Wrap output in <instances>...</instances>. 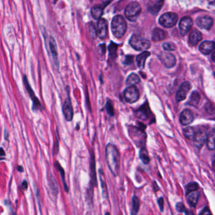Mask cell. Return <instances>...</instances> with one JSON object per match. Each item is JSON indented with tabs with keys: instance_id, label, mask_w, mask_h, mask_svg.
I'll list each match as a JSON object with an SVG mask.
<instances>
[{
	"instance_id": "obj_12",
	"label": "cell",
	"mask_w": 215,
	"mask_h": 215,
	"mask_svg": "<svg viewBox=\"0 0 215 215\" xmlns=\"http://www.w3.org/2000/svg\"><path fill=\"white\" fill-rule=\"evenodd\" d=\"M196 24L199 28L209 30L213 25V18L208 15L201 16L196 18Z\"/></svg>"
},
{
	"instance_id": "obj_8",
	"label": "cell",
	"mask_w": 215,
	"mask_h": 215,
	"mask_svg": "<svg viewBox=\"0 0 215 215\" xmlns=\"http://www.w3.org/2000/svg\"><path fill=\"white\" fill-rule=\"evenodd\" d=\"M66 89H67V98L65 99V101H64L62 106V112L66 121L68 122H70L73 120L74 111L72 105L71 99L70 96V88L68 86H67Z\"/></svg>"
},
{
	"instance_id": "obj_20",
	"label": "cell",
	"mask_w": 215,
	"mask_h": 215,
	"mask_svg": "<svg viewBox=\"0 0 215 215\" xmlns=\"http://www.w3.org/2000/svg\"><path fill=\"white\" fill-rule=\"evenodd\" d=\"M164 4V1H151L147 6V10L149 13L153 15L158 13Z\"/></svg>"
},
{
	"instance_id": "obj_30",
	"label": "cell",
	"mask_w": 215,
	"mask_h": 215,
	"mask_svg": "<svg viewBox=\"0 0 215 215\" xmlns=\"http://www.w3.org/2000/svg\"><path fill=\"white\" fill-rule=\"evenodd\" d=\"M150 111L148 105H143L141 108L137 111V117L142 120H146L149 118Z\"/></svg>"
},
{
	"instance_id": "obj_18",
	"label": "cell",
	"mask_w": 215,
	"mask_h": 215,
	"mask_svg": "<svg viewBox=\"0 0 215 215\" xmlns=\"http://www.w3.org/2000/svg\"><path fill=\"white\" fill-rule=\"evenodd\" d=\"M202 33L197 29H194L190 33L188 39V44L190 46H195L202 40Z\"/></svg>"
},
{
	"instance_id": "obj_54",
	"label": "cell",
	"mask_w": 215,
	"mask_h": 215,
	"mask_svg": "<svg viewBox=\"0 0 215 215\" xmlns=\"http://www.w3.org/2000/svg\"><path fill=\"white\" fill-rule=\"evenodd\" d=\"M105 215H111V214H110V213H109V212H106L105 214Z\"/></svg>"
},
{
	"instance_id": "obj_31",
	"label": "cell",
	"mask_w": 215,
	"mask_h": 215,
	"mask_svg": "<svg viewBox=\"0 0 215 215\" xmlns=\"http://www.w3.org/2000/svg\"><path fill=\"white\" fill-rule=\"evenodd\" d=\"M140 208V199L136 196L132 198V204L131 209V215H137Z\"/></svg>"
},
{
	"instance_id": "obj_32",
	"label": "cell",
	"mask_w": 215,
	"mask_h": 215,
	"mask_svg": "<svg viewBox=\"0 0 215 215\" xmlns=\"http://www.w3.org/2000/svg\"><path fill=\"white\" fill-rule=\"evenodd\" d=\"M214 138H215V134H214V130L213 128L212 131L209 133L206 141L207 148H208V149L211 150V151H213L215 148Z\"/></svg>"
},
{
	"instance_id": "obj_10",
	"label": "cell",
	"mask_w": 215,
	"mask_h": 215,
	"mask_svg": "<svg viewBox=\"0 0 215 215\" xmlns=\"http://www.w3.org/2000/svg\"><path fill=\"white\" fill-rule=\"evenodd\" d=\"M140 92L136 86H130L124 92V98L127 103H133L140 98Z\"/></svg>"
},
{
	"instance_id": "obj_3",
	"label": "cell",
	"mask_w": 215,
	"mask_h": 215,
	"mask_svg": "<svg viewBox=\"0 0 215 215\" xmlns=\"http://www.w3.org/2000/svg\"><path fill=\"white\" fill-rule=\"evenodd\" d=\"M129 135L133 140L136 144L140 146L141 148L144 147L146 135L144 132V127L143 125L140 127H130L129 130Z\"/></svg>"
},
{
	"instance_id": "obj_4",
	"label": "cell",
	"mask_w": 215,
	"mask_h": 215,
	"mask_svg": "<svg viewBox=\"0 0 215 215\" xmlns=\"http://www.w3.org/2000/svg\"><path fill=\"white\" fill-rule=\"evenodd\" d=\"M23 82L25 86V88L26 90L27 91V93L32 100V110L33 112H35L37 111H42V109H44L43 108V106L42 103H40L39 99L37 98V97L35 95V92L32 88L31 87V86L29 82L28 78L27 75H24L23 76Z\"/></svg>"
},
{
	"instance_id": "obj_14",
	"label": "cell",
	"mask_w": 215,
	"mask_h": 215,
	"mask_svg": "<svg viewBox=\"0 0 215 215\" xmlns=\"http://www.w3.org/2000/svg\"><path fill=\"white\" fill-rule=\"evenodd\" d=\"M193 25V20L190 16L183 17L179 23V29L182 36H185L191 29Z\"/></svg>"
},
{
	"instance_id": "obj_25",
	"label": "cell",
	"mask_w": 215,
	"mask_h": 215,
	"mask_svg": "<svg viewBox=\"0 0 215 215\" xmlns=\"http://www.w3.org/2000/svg\"><path fill=\"white\" fill-rule=\"evenodd\" d=\"M99 178H100V181L101 187H102V197L103 199H108L109 194H108V190H107L106 181L105 179L103 172L101 168L99 170Z\"/></svg>"
},
{
	"instance_id": "obj_37",
	"label": "cell",
	"mask_w": 215,
	"mask_h": 215,
	"mask_svg": "<svg viewBox=\"0 0 215 215\" xmlns=\"http://www.w3.org/2000/svg\"><path fill=\"white\" fill-rule=\"evenodd\" d=\"M59 149V134L58 131L56 130L55 132V142L53 147V154L57 155Z\"/></svg>"
},
{
	"instance_id": "obj_11",
	"label": "cell",
	"mask_w": 215,
	"mask_h": 215,
	"mask_svg": "<svg viewBox=\"0 0 215 215\" xmlns=\"http://www.w3.org/2000/svg\"><path fill=\"white\" fill-rule=\"evenodd\" d=\"M158 56L166 68H172L176 65V58L172 54L165 52H161Z\"/></svg>"
},
{
	"instance_id": "obj_7",
	"label": "cell",
	"mask_w": 215,
	"mask_h": 215,
	"mask_svg": "<svg viewBox=\"0 0 215 215\" xmlns=\"http://www.w3.org/2000/svg\"><path fill=\"white\" fill-rule=\"evenodd\" d=\"M141 12V7L139 3L132 2L129 3L125 9L126 17L131 21H135Z\"/></svg>"
},
{
	"instance_id": "obj_45",
	"label": "cell",
	"mask_w": 215,
	"mask_h": 215,
	"mask_svg": "<svg viewBox=\"0 0 215 215\" xmlns=\"http://www.w3.org/2000/svg\"><path fill=\"white\" fill-rule=\"evenodd\" d=\"M157 203L158 204V207L160 208V210L162 213L164 211V199L163 197H160L158 199Z\"/></svg>"
},
{
	"instance_id": "obj_21",
	"label": "cell",
	"mask_w": 215,
	"mask_h": 215,
	"mask_svg": "<svg viewBox=\"0 0 215 215\" xmlns=\"http://www.w3.org/2000/svg\"><path fill=\"white\" fill-rule=\"evenodd\" d=\"M199 49L202 54L208 55L213 52L214 49V42L213 41L209 40L204 41L200 44Z\"/></svg>"
},
{
	"instance_id": "obj_39",
	"label": "cell",
	"mask_w": 215,
	"mask_h": 215,
	"mask_svg": "<svg viewBox=\"0 0 215 215\" xmlns=\"http://www.w3.org/2000/svg\"><path fill=\"white\" fill-rule=\"evenodd\" d=\"M89 32L91 35V37L93 39H96L97 36V29L94 25V24L92 22H90L89 25Z\"/></svg>"
},
{
	"instance_id": "obj_35",
	"label": "cell",
	"mask_w": 215,
	"mask_h": 215,
	"mask_svg": "<svg viewBox=\"0 0 215 215\" xmlns=\"http://www.w3.org/2000/svg\"><path fill=\"white\" fill-rule=\"evenodd\" d=\"M140 82V78L136 73H131L128 76L126 80V85L130 86H135Z\"/></svg>"
},
{
	"instance_id": "obj_28",
	"label": "cell",
	"mask_w": 215,
	"mask_h": 215,
	"mask_svg": "<svg viewBox=\"0 0 215 215\" xmlns=\"http://www.w3.org/2000/svg\"><path fill=\"white\" fill-rule=\"evenodd\" d=\"M200 99L201 96L199 93L198 91H193L190 94V96L187 104L192 107H197L199 103Z\"/></svg>"
},
{
	"instance_id": "obj_13",
	"label": "cell",
	"mask_w": 215,
	"mask_h": 215,
	"mask_svg": "<svg viewBox=\"0 0 215 215\" xmlns=\"http://www.w3.org/2000/svg\"><path fill=\"white\" fill-rule=\"evenodd\" d=\"M190 89H191V84L190 83V82L189 81L183 82L180 85V87L177 90L176 97V101L179 102H181L184 100L186 98Z\"/></svg>"
},
{
	"instance_id": "obj_6",
	"label": "cell",
	"mask_w": 215,
	"mask_h": 215,
	"mask_svg": "<svg viewBox=\"0 0 215 215\" xmlns=\"http://www.w3.org/2000/svg\"><path fill=\"white\" fill-rule=\"evenodd\" d=\"M209 133L208 127L205 126H201L196 127V131L193 141L197 148L201 149L203 147L206 143Z\"/></svg>"
},
{
	"instance_id": "obj_1",
	"label": "cell",
	"mask_w": 215,
	"mask_h": 215,
	"mask_svg": "<svg viewBox=\"0 0 215 215\" xmlns=\"http://www.w3.org/2000/svg\"><path fill=\"white\" fill-rule=\"evenodd\" d=\"M105 161L111 172L114 177L120 172V155L117 148L112 143H109L105 150Z\"/></svg>"
},
{
	"instance_id": "obj_51",
	"label": "cell",
	"mask_w": 215,
	"mask_h": 215,
	"mask_svg": "<svg viewBox=\"0 0 215 215\" xmlns=\"http://www.w3.org/2000/svg\"><path fill=\"white\" fill-rule=\"evenodd\" d=\"M17 170L19 172H24V167L21 165H18L17 167Z\"/></svg>"
},
{
	"instance_id": "obj_50",
	"label": "cell",
	"mask_w": 215,
	"mask_h": 215,
	"mask_svg": "<svg viewBox=\"0 0 215 215\" xmlns=\"http://www.w3.org/2000/svg\"><path fill=\"white\" fill-rule=\"evenodd\" d=\"M184 213H185V215H195L194 214V212H193L192 210H190V209H186V211L184 212Z\"/></svg>"
},
{
	"instance_id": "obj_40",
	"label": "cell",
	"mask_w": 215,
	"mask_h": 215,
	"mask_svg": "<svg viewBox=\"0 0 215 215\" xmlns=\"http://www.w3.org/2000/svg\"><path fill=\"white\" fill-rule=\"evenodd\" d=\"M117 47H118V45H117L115 44V43H113L112 42H111V44L109 47V54H110L111 56H112V57L116 56V50H117Z\"/></svg>"
},
{
	"instance_id": "obj_17",
	"label": "cell",
	"mask_w": 215,
	"mask_h": 215,
	"mask_svg": "<svg viewBox=\"0 0 215 215\" xmlns=\"http://www.w3.org/2000/svg\"><path fill=\"white\" fill-rule=\"evenodd\" d=\"M108 32V22L104 18H100L97 24V35L101 39H105Z\"/></svg>"
},
{
	"instance_id": "obj_26",
	"label": "cell",
	"mask_w": 215,
	"mask_h": 215,
	"mask_svg": "<svg viewBox=\"0 0 215 215\" xmlns=\"http://www.w3.org/2000/svg\"><path fill=\"white\" fill-rule=\"evenodd\" d=\"M103 5H97L94 6L92 10H91V14L92 17L95 20H99L101 18V16L103 15V10L105 8V7Z\"/></svg>"
},
{
	"instance_id": "obj_53",
	"label": "cell",
	"mask_w": 215,
	"mask_h": 215,
	"mask_svg": "<svg viewBox=\"0 0 215 215\" xmlns=\"http://www.w3.org/2000/svg\"><path fill=\"white\" fill-rule=\"evenodd\" d=\"M211 56H211L212 61L214 62V51L213 52V53H212V55H211Z\"/></svg>"
},
{
	"instance_id": "obj_2",
	"label": "cell",
	"mask_w": 215,
	"mask_h": 215,
	"mask_svg": "<svg viewBox=\"0 0 215 215\" xmlns=\"http://www.w3.org/2000/svg\"><path fill=\"white\" fill-rule=\"evenodd\" d=\"M127 30V23L124 18L120 15L115 16L111 22V30L117 39H121Z\"/></svg>"
},
{
	"instance_id": "obj_33",
	"label": "cell",
	"mask_w": 215,
	"mask_h": 215,
	"mask_svg": "<svg viewBox=\"0 0 215 215\" xmlns=\"http://www.w3.org/2000/svg\"><path fill=\"white\" fill-rule=\"evenodd\" d=\"M199 188V185L196 182H190L185 186V194L187 196L190 193L197 191Z\"/></svg>"
},
{
	"instance_id": "obj_41",
	"label": "cell",
	"mask_w": 215,
	"mask_h": 215,
	"mask_svg": "<svg viewBox=\"0 0 215 215\" xmlns=\"http://www.w3.org/2000/svg\"><path fill=\"white\" fill-rule=\"evenodd\" d=\"M205 109L206 112L210 114V115H213L214 114V106L213 104L211 102H208L206 105H205Z\"/></svg>"
},
{
	"instance_id": "obj_29",
	"label": "cell",
	"mask_w": 215,
	"mask_h": 215,
	"mask_svg": "<svg viewBox=\"0 0 215 215\" xmlns=\"http://www.w3.org/2000/svg\"><path fill=\"white\" fill-rule=\"evenodd\" d=\"M150 56V53L148 51H144L139 54L136 57V62L139 68L143 70L144 68V64L146 59Z\"/></svg>"
},
{
	"instance_id": "obj_38",
	"label": "cell",
	"mask_w": 215,
	"mask_h": 215,
	"mask_svg": "<svg viewBox=\"0 0 215 215\" xmlns=\"http://www.w3.org/2000/svg\"><path fill=\"white\" fill-rule=\"evenodd\" d=\"M163 49L166 51H174L176 49V46L172 42H165L162 44Z\"/></svg>"
},
{
	"instance_id": "obj_19",
	"label": "cell",
	"mask_w": 215,
	"mask_h": 215,
	"mask_svg": "<svg viewBox=\"0 0 215 215\" xmlns=\"http://www.w3.org/2000/svg\"><path fill=\"white\" fill-rule=\"evenodd\" d=\"M194 114L193 112L188 109H184L180 115V122L183 126H187L192 122L194 120Z\"/></svg>"
},
{
	"instance_id": "obj_16",
	"label": "cell",
	"mask_w": 215,
	"mask_h": 215,
	"mask_svg": "<svg viewBox=\"0 0 215 215\" xmlns=\"http://www.w3.org/2000/svg\"><path fill=\"white\" fill-rule=\"evenodd\" d=\"M90 185L93 187L97 186V172H96V162L95 158V153L94 152L90 154Z\"/></svg>"
},
{
	"instance_id": "obj_46",
	"label": "cell",
	"mask_w": 215,
	"mask_h": 215,
	"mask_svg": "<svg viewBox=\"0 0 215 215\" xmlns=\"http://www.w3.org/2000/svg\"><path fill=\"white\" fill-rule=\"evenodd\" d=\"M133 62V56L131 55H127L124 59V63L125 64H131Z\"/></svg>"
},
{
	"instance_id": "obj_15",
	"label": "cell",
	"mask_w": 215,
	"mask_h": 215,
	"mask_svg": "<svg viewBox=\"0 0 215 215\" xmlns=\"http://www.w3.org/2000/svg\"><path fill=\"white\" fill-rule=\"evenodd\" d=\"M49 46L51 53L52 54L53 59L54 60V62L56 66L57 67V70H59V58H58L57 46V44H56L55 39L52 35H50V37H49Z\"/></svg>"
},
{
	"instance_id": "obj_52",
	"label": "cell",
	"mask_w": 215,
	"mask_h": 215,
	"mask_svg": "<svg viewBox=\"0 0 215 215\" xmlns=\"http://www.w3.org/2000/svg\"><path fill=\"white\" fill-rule=\"evenodd\" d=\"M8 136H9L8 132L7 131V130H5V139L6 140H8Z\"/></svg>"
},
{
	"instance_id": "obj_34",
	"label": "cell",
	"mask_w": 215,
	"mask_h": 215,
	"mask_svg": "<svg viewBox=\"0 0 215 215\" xmlns=\"http://www.w3.org/2000/svg\"><path fill=\"white\" fill-rule=\"evenodd\" d=\"M139 157L144 164H146V165L149 164V163L150 162V158H149V156L148 154V150L145 147L141 148V149L140 150Z\"/></svg>"
},
{
	"instance_id": "obj_49",
	"label": "cell",
	"mask_w": 215,
	"mask_h": 215,
	"mask_svg": "<svg viewBox=\"0 0 215 215\" xmlns=\"http://www.w3.org/2000/svg\"><path fill=\"white\" fill-rule=\"evenodd\" d=\"M5 155H6V153H5L4 149L2 147H0V157H5Z\"/></svg>"
},
{
	"instance_id": "obj_24",
	"label": "cell",
	"mask_w": 215,
	"mask_h": 215,
	"mask_svg": "<svg viewBox=\"0 0 215 215\" xmlns=\"http://www.w3.org/2000/svg\"><path fill=\"white\" fill-rule=\"evenodd\" d=\"M48 184L52 195L53 196H57L59 193V186L55 177L53 176L52 174H50L49 175Z\"/></svg>"
},
{
	"instance_id": "obj_36",
	"label": "cell",
	"mask_w": 215,
	"mask_h": 215,
	"mask_svg": "<svg viewBox=\"0 0 215 215\" xmlns=\"http://www.w3.org/2000/svg\"><path fill=\"white\" fill-rule=\"evenodd\" d=\"M195 131H196V127L189 126L184 129L183 134L187 139L193 141V139H194V135H195Z\"/></svg>"
},
{
	"instance_id": "obj_23",
	"label": "cell",
	"mask_w": 215,
	"mask_h": 215,
	"mask_svg": "<svg viewBox=\"0 0 215 215\" xmlns=\"http://www.w3.org/2000/svg\"><path fill=\"white\" fill-rule=\"evenodd\" d=\"M54 165V167L56 168V169L59 172V173L60 174L64 190H65L66 192H69V188H68V186L66 182L65 171H64V168H62V167L61 165V164L59 163V162L58 161H55Z\"/></svg>"
},
{
	"instance_id": "obj_47",
	"label": "cell",
	"mask_w": 215,
	"mask_h": 215,
	"mask_svg": "<svg viewBox=\"0 0 215 215\" xmlns=\"http://www.w3.org/2000/svg\"><path fill=\"white\" fill-rule=\"evenodd\" d=\"M21 188L23 190H27L28 189V183L26 180H24L21 183Z\"/></svg>"
},
{
	"instance_id": "obj_44",
	"label": "cell",
	"mask_w": 215,
	"mask_h": 215,
	"mask_svg": "<svg viewBox=\"0 0 215 215\" xmlns=\"http://www.w3.org/2000/svg\"><path fill=\"white\" fill-rule=\"evenodd\" d=\"M198 215H213L211 211L208 206H205L199 213Z\"/></svg>"
},
{
	"instance_id": "obj_5",
	"label": "cell",
	"mask_w": 215,
	"mask_h": 215,
	"mask_svg": "<svg viewBox=\"0 0 215 215\" xmlns=\"http://www.w3.org/2000/svg\"><path fill=\"white\" fill-rule=\"evenodd\" d=\"M131 46L138 51H143L151 47V42L147 39L138 35H133L130 40Z\"/></svg>"
},
{
	"instance_id": "obj_48",
	"label": "cell",
	"mask_w": 215,
	"mask_h": 215,
	"mask_svg": "<svg viewBox=\"0 0 215 215\" xmlns=\"http://www.w3.org/2000/svg\"><path fill=\"white\" fill-rule=\"evenodd\" d=\"M153 189L154 192H155V193L157 192L160 190V187H159L158 185L157 184V182L155 181L153 182Z\"/></svg>"
},
{
	"instance_id": "obj_27",
	"label": "cell",
	"mask_w": 215,
	"mask_h": 215,
	"mask_svg": "<svg viewBox=\"0 0 215 215\" xmlns=\"http://www.w3.org/2000/svg\"><path fill=\"white\" fill-rule=\"evenodd\" d=\"M152 38L153 40L156 42L163 40L166 38V33L161 29L155 28L152 31Z\"/></svg>"
},
{
	"instance_id": "obj_42",
	"label": "cell",
	"mask_w": 215,
	"mask_h": 215,
	"mask_svg": "<svg viewBox=\"0 0 215 215\" xmlns=\"http://www.w3.org/2000/svg\"><path fill=\"white\" fill-rule=\"evenodd\" d=\"M176 209L178 213H184L186 211V208L183 203L179 202L176 205Z\"/></svg>"
},
{
	"instance_id": "obj_43",
	"label": "cell",
	"mask_w": 215,
	"mask_h": 215,
	"mask_svg": "<svg viewBox=\"0 0 215 215\" xmlns=\"http://www.w3.org/2000/svg\"><path fill=\"white\" fill-rule=\"evenodd\" d=\"M106 109H107V113H108L109 115L111 116H113L114 115V109H113V106L112 104L111 103V102H108L106 105Z\"/></svg>"
},
{
	"instance_id": "obj_22",
	"label": "cell",
	"mask_w": 215,
	"mask_h": 215,
	"mask_svg": "<svg viewBox=\"0 0 215 215\" xmlns=\"http://www.w3.org/2000/svg\"><path fill=\"white\" fill-rule=\"evenodd\" d=\"M187 202L188 204L191 207L194 208L196 207L197 204L199 201L200 198V192L195 191L190 193L189 194L186 196Z\"/></svg>"
},
{
	"instance_id": "obj_9",
	"label": "cell",
	"mask_w": 215,
	"mask_h": 215,
	"mask_svg": "<svg viewBox=\"0 0 215 215\" xmlns=\"http://www.w3.org/2000/svg\"><path fill=\"white\" fill-rule=\"evenodd\" d=\"M178 15L174 12H167L163 14L159 18V24L165 27L171 28L176 25L178 20Z\"/></svg>"
}]
</instances>
